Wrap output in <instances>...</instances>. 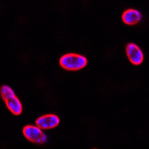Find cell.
<instances>
[{"label": "cell", "instance_id": "277c9868", "mask_svg": "<svg viewBox=\"0 0 149 149\" xmlns=\"http://www.w3.org/2000/svg\"><path fill=\"white\" fill-rule=\"evenodd\" d=\"M36 125L43 130L52 129L57 127L60 123V119L54 114H46L39 117L35 122Z\"/></svg>", "mask_w": 149, "mask_h": 149}, {"label": "cell", "instance_id": "7a4b0ae2", "mask_svg": "<svg viewBox=\"0 0 149 149\" xmlns=\"http://www.w3.org/2000/svg\"><path fill=\"white\" fill-rule=\"evenodd\" d=\"M1 95L8 110L14 115L18 116L22 113V104L10 86L7 85L2 86Z\"/></svg>", "mask_w": 149, "mask_h": 149}, {"label": "cell", "instance_id": "6da1fadb", "mask_svg": "<svg viewBox=\"0 0 149 149\" xmlns=\"http://www.w3.org/2000/svg\"><path fill=\"white\" fill-rule=\"evenodd\" d=\"M61 67L69 71H77L81 70L87 63V60L85 57L78 54H66L60 59Z\"/></svg>", "mask_w": 149, "mask_h": 149}, {"label": "cell", "instance_id": "3957f363", "mask_svg": "<svg viewBox=\"0 0 149 149\" xmlns=\"http://www.w3.org/2000/svg\"><path fill=\"white\" fill-rule=\"evenodd\" d=\"M23 135L28 140L37 144H42L47 141V137L45 134L37 126L26 125L22 130Z\"/></svg>", "mask_w": 149, "mask_h": 149}, {"label": "cell", "instance_id": "8992f818", "mask_svg": "<svg viewBox=\"0 0 149 149\" xmlns=\"http://www.w3.org/2000/svg\"><path fill=\"white\" fill-rule=\"evenodd\" d=\"M122 21L128 26H134L137 24L142 19V15L138 10L128 9L124 12L122 16Z\"/></svg>", "mask_w": 149, "mask_h": 149}, {"label": "cell", "instance_id": "5b68a950", "mask_svg": "<svg viewBox=\"0 0 149 149\" xmlns=\"http://www.w3.org/2000/svg\"><path fill=\"white\" fill-rule=\"evenodd\" d=\"M126 53L129 61L134 65H139L143 61V54L141 49L134 43H128L126 46Z\"/></svg>", "mask_w": 149, "mask_h": 149}]
</instances>
